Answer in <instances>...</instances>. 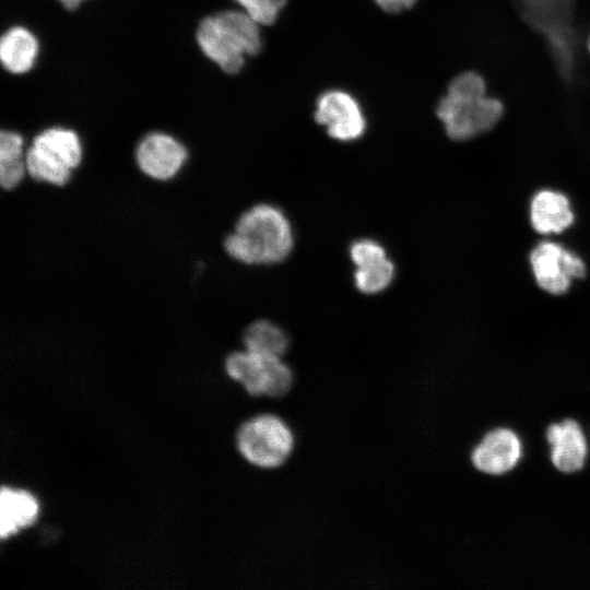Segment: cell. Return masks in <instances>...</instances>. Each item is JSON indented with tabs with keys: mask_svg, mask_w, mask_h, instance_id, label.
<instances>
[{
	"mask_svg": "<svg viewBox=\"0 0 590 590\" xmlns=\"http://www.w3.org/2000/svg\"><path fill=\"white\" fill-rule=\"evenodd\" d=\"M294 246L290 220L270 203L250 206L237 219L223 248L234 260L248 266H267L283 261Z\"/></svg>",
	"mask_w": 590,
	"mask_h": 590,
	"instance_id": "cell-1",
	"label": "cell"
},
{
	"mask_svg": "<svg viewBox=\"0 0 590 590\" xmlns=\"http://www.w3.org/2000/svg\"><path fill=\"white\" fill-rule=\"evenodd\" d=\"M225 371L250 396L279 398L291 389L293 374L279 356L253 353L246 349L227 355Z\"/></svg>",
	"mask_w": 590,
	"mask_h": 590,
	"instance_id": "cell-7",
	"label": "cell"
},
{
	"mask_svg": "<svg viewBox=\"0 0 590 590\" xmlns=\"http://www.w3.org/2000/svg\"><path fill=\"white\" fill-rule=\"evenodd\" d=\"M314 118L330 138L341 142L358 140L367 128L358 99L341 88L327 90L317 97Z\"/></svg>",
	"mask_w": 590,
	"mask_h": 590,
	"instance_id": "cell-8",
	"label": "cell"
},
{
	"mask_svg": "<svg viewBox=\"0 0 590 590\" xmlns=\"http://www.w3.org/2000/svg\"><path fill=\"white\" fill-rule=\"evenodd\" d=\"M236 445L248 462L259 468L271 469L286 461L294 447V436L279 416L260 414L240 425Z\"/></svg>",
	"mask_w": 590,
	"mask_h": 590,
	"instance_id": "cell-6",
	"label": "cell"
},
{
	"mask_svg": "<svg viewBox=\"0 0 590 590\" xmlns=\"http://www.w3.org/2000/svg\"><path fill=\"white\" fill-rule=\"evenodd\" d=\"M504 104L487 94L483 76L464 71L448 84L436 115L453 141H468L492 130L504 115Z\"/></svg>",
	"mask_w": 590,
	"mask_h": 590,
	"instance_id": "cell-2",
	"label": "cell"
},
{
	"mask_svg": "<svg viewBox=\"0 0 590 590\" xmlns=\"http://www.w3.org/2000/svg\"><path fill=\"white\" fill-rule=\"evenodd\" d=\"M523 20L540 32L565 80L574 76L578 44L573 27L574 0H516Z\"/></svg>",
	"mask_w": 590,
	"mask_h": 590,
	"instance_id": "cell-4",
	"label": "cell"
},
{
	"mask_svg": "<svg viewBox=\"0 0 590 590\" xmlns=\"http://www.w3.org/2000/svg\"><path fill=\"white\" fill-rule=\"evenodd\" d=\"M241 339L244 349L269 356L282 357L290 345L286 332L268 319L252 321L246 327Z\"/></svg>",
	"mask_w": 590,
	"mask_h": 590,
	"instance_id": "cell-18",
	"label": "cell"
},
{
	"mask_svg": "<svg viewBox=\"0 0 590 590\" xmlns=\"http://www.w3.org/2000/svg\"><path fill=\"white\" fill-rule=\"evenodd\" d=\"M521 452V441L515 432L508 428H496L483 437L473 449L471 458L479 471L500 475L517 465Z\"/></svg>",
	"mask_w": 590,
	"mask_h": 590,
	"instance_id": "cell-12",
	"label": "cell"
},
{
	"mask_svg": "<svg viewBox=\"0 0 590 590\" xmlns=\"http://www.w3.org/2000/svg\"><path fill=\"white\" fill-rule=\"evenodd\" d=\"M39 506L28 491L2 486L0 491V536L7 539L23 528L31 526Z\"/></svg>",
	"mask_w": 590,
	"mask_h": 590,
	"instance_id": "cell-15",
	"label": "cell"
},
{
	"mask_svg": "<svg viewBox=\"0 0 590 590\" xmlns=\"http://www.w3.org/2000/svg\"><path fill=\"white\" fill-rule=\"evenodd\" d=\"M530 219L535 232L548 235L558 234L574 222L569 200L560 192L541 190L532 198Z\"/></svg>",
	"mask_w": 590,
	"mask_h": 590,
	"instance_id": "cell-14",
	"label": "cell"
},
{
	"mask_svg": "<svg viewBox=\"0 0 590 590\" xmlns=\"http://www.w3.org/2000/svg\"><path fill=\"white\" fill-rule=\"evenodd\" d=\"M196 40L203 55L227 74L238 73L246 57L257 56L263 46L260 25L244 10H225L203 17Z\"/></svg>",
	"mask_w": 590,
	"mask_h": 590,
	"instance_id": "cell-3",
	"label": "cell"
},
{
	"mask_svg": "<svg viewBox=\"0 0 590 590\" xmlns=\"http://www.w3.org/2000/svg\"><path fill=\"white\" fill-rule=\"evenodd\" d=\"M24 139L16 131L0 132V186L10 191L23 181L26 173Z\"/></svg>",
	"mask_w": 590,
	"mask_h": 590,
	"instance_id": "cell-17",
	"label": "cell"
},
{
	"mask_svg": "<svg viewBox=\"0 0 590 590\" xmlns=\"http://www.w3.org/2000/svg\"><path fill=\"white\" fill-rule=\"evenodd\" d=\"M67 10H75L85 0H58Z\"/></svg>",
	"mask_w": 590,
	"mask_h": 590,
	"instance_id": "cell-21",
	"label": "cell"
},
{
	"mask_svg": "<svg viewBox=\"0 0 590 590\" xmlns=\"http://www.w3.org/2000/svg\"><path fill=\"white\" fill-rule=\"evenodd\" d=\"M588 50H589V52H590V37H589V39H588Z\"/></svg>",
	"mask_w": 590,
	"mask_h": 590,
	"instance_id": "cell-22",
	"label": "cell"
},
{
	"mask_svg": "<svg viewBox=\"0 0 590 590\" xmlns=\"http://www.w3.org/2000/svg\"><path fill=\"white\" fill-rule=\"evenodd\" d=\"M417 0H374L384 11L390 14H398L411 9Z\"/></svg>",
	"mask_w": 590,
	"mask_h": 590,
	"instance_id": "cell-20",
	"label": "cell"
},
{
	"mask_svg": "<svg viewBox=\"0 0 590 590\" xmlns=\"http://www.w3.org/2000/svg\"><path fill=\"white\" fill-rule=\"evenodd\" d=\"M238 3L260 26L274 24L287 0H233Z\"/></svg>",
	"mask_w": 590,
	"mask_h": 590,
	"instance_id": "cell-19",
	"label": "cell"
},
{
	"mask_svg": "<svg viewBox=\"0 0 590 590\" xmlns=\"http://www.w3.org/2000/svg\"><path fill=\"white\" fill-rule=\"evenodd\" d=\"M355 266L354 284L364 294L385 291L393 281L396 269L385 247L371 238L355 240L350 247Z\"/></svg>",
	"mask_w": 590,
	"mask_h": 590,
	"instance_id": "cell-11",
	"label": "cell"
},
{
	"mask_svg": "<svg viewBox=\"0 0 590 590\" xmlns=\"http://www.w3.org/2000/svg\"><path fill=\"white\" fill-rule=\"evenodd\" d=\"M546 440L551 446L554 467L564 473H573L583 468L588 446L580 425L570 418L551 424L546 429Z\"/></svg>",
	"mask_w": 590,
	"mask_h": 590,
	"instance_id": "cell-13",
	"label": "cell"
},
{
	"mask_svg": "<svg viewBox=\"0 0 590 590\" xmlns=\"http://www.w3.org/2000/svg\"><path fill=\"white\" fill-rule=\"evenodd\" d=\"M38 42L35 35L23 26H13L0 39V60L3 68L13 74L30 71L37 57Z\"/></svg>",
	"mask_w": 590,
	"mask_h": 590,
	"instance_id": "cell-16",
	"label": "cell"
},
{
	"mask_svg": "<svg viewBox=\"0 0 590 590\" xmlns=\"http://www.w3.org/2000/svg\"><path fill=\"white\" fill-rule=\"evenodd\" d=\"M78 133L69 128L50 127L34 135L25 151L28 177L38 182L66 186L82 161Z\"/></svg>",
	"mask_w": 590,
	"mask_h": 590,
	"instance_id": "cell-5",
	"label": "cell"
},
{
	"mask_svg": "<svg viewBox=\"0 0 590 590\" xmlns=\"http://www.w3.org/2000/svg\"><path fill=\"white\" fill-rule=\"evenodd\" d=\"M188 158L185 145L170 134L154 131L135 146L134 161L139 170L157 181L173 179Z\"/></svg>",
	"mask_w": 590,
	"mask_h": 590,
	"instance_id": "cell-10",
	"label": "cell"
},
{
	"mask_svg": "<svg viewBox=\"0 0 590 590\" xmlns=\"http://www.w3.org/2000/svg\"><path fill=\"white\" fill-rule=\"evenodd\" d=\"M530 263L538 285L553 295L566 293L573 280L586 275L585 262L554 241H542L533 248Z\"/></svg>",
	"mask_w": 590,
	"mask_h": 590,
	"instance_id": "cell-9",
	"label": "cell"
}]
</instances>
